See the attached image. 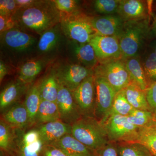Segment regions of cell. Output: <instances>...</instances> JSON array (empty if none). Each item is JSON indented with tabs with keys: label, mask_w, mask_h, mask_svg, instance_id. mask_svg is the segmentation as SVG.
I'll use <instances>...</instances> for the list:
<instances>
[{
	"label": "cell",
	"mask_w": 156,
	"mask_h": 156,
	"mask_svg": "<svg viewBox=\"0 0 156 156\" xmlns=\"http://www.w3.org/2000/svg\"><path fill=\"white\" fill-rule=\"evenodd\" d=\"M43 2L23 9L20 17V23L25 27L42 34L56 25L59 20L57 11Z\"/></svg>",
	"instance_id": "3"
},
{
	"label": "cell",
	"mask_w": 156,
	"mask_h": 156,
	"mask_svg": "<svg viewBox=\"0 0 156 156\" xmlns=\"http://www.w3.org/2000/svg\"><path fill=\"white\" fill-rule=\"evenodd\" d=\"M71 134L92 150L96 152L107 143V133L100 123L91 117H82L71 125Z\"/></svg>",
	"instance_id": "2"
},
{
	"label": "cell",
	"mask_w": 156,
	"mask_h": 156,
	"mask_svg": "<svg viewBox=\"0 0 156 156\" xmlns=\"http://www.w3.org/2000/svg\"><path fill=\"white\" fill-rule=\"evenodd\" d=\"M96 154V156H119L117 150L112 145L105 146Z\"/></svg>",
	"instance_id": "40"
},
{
	"label": "cell",
	"mask_w": 156,
	"mask_h": 156,
	"mask_svg": "<svg viewBox=\"0 0 156 156\" xmlns=\"http://www.w3.org/2000/svg\"><path fill=\"white\" fill-rule=\"evenodd\" d=\"M1 119L12 128L30 127L28 112L23 102L19 101L7 108L2 113Z\"/></svg>",
	"instance_id": "15"
},
{
	"label": "cell",
	"mask_w": 156,
	"mask_h": 156,
	"mask_svg": "<svg viewBox=\"0 0 156 156\" xmlns=\"http://www.w3.org/2000/svg\"><path fill=\"white\" fill-rule=\"evenodd\" d=\"M96 34L105 36H118L125 21L119 15H105L89 19Z\"/></svg>",
	"instance_id": "13"
},
{
	"label": "cell",
	"mask_w": 156,
	"mask_h": 156,
	"mask_svg": "<svg viewBox=\"0 0 156 156\" xmlns=\"http://www.w3.org/2000/svg\"><path fill=\"white\" fill-rule=\"evenodd\" d=\"M123 91L127 100L134 109L150 111L151 109L147 102L145 91L131 82Z\"/></svg>",
	"instance_id": "23"
},
{
	"label": "cell",
	"mask_w": 156,
	"mask_h": 156,
	"mask_svg": "<svg viewBox=\"0 0 156 156\" xmlns=\"http://www.w3.org/2000/svg\"><path fill=\"white\" fill-rule=\"evenodd\" d=\"M129 142L143 146L152 156H156V121L153 120L140 128L136 136Z\"/></svg>",
	"instance_id": "20"
},
{
	"label": "cell",
	"mask_w": 156,
	"mask_h": 156,
	"mask_svg": "<svg viewBox=\"0 0 156 156\" xmlns=\"http://www.w3.org/2000/svg\"><path fill=\"white\" fill-rule=\"evenodd\" d=\"M56 102L62 122L71 126L82 118V113L75 100L73 92L59 83Z\"/></svg>",
	"instance_id": "9"
},
{
	"label": "cell",
	"mask_w": 156,
	"mask_h": 156,
	"mask_svg": "<svg viewBox=\"0 0 156 156\" xmlns=\"http://www.w3.org/2000/svg\"><path fill=\"white\" fill-rule=\"evenodd\" d=\"M44 144L35 128H13V138L9 149L8 156H41Z\"/></svg>",
	"instance_id": "4"
},
{
	"label": "cell",
	"mask_w": 156,
	"mask_h": 156,
	"mask_svg": "<svg viewBox=\"0 0 156 156\" xmlns=\"http://www.w3.org/2000/svg\"><path fill=\"white\" fill-rule=\"evenodd\" d=\"M0 156H8L6 154H5V153L3 152L2 151H1V155H0Z\"/></svg>",
	"instance_id": "45"
},
{
	"label": "cell",
	"mask_w": 156,
	"mask_h": 156,
	"mask_svg": "<svg viewBox=\"0 0 156 156\" xmlns=\"http://www.w3.org/2000/svg\"><path fill=\"white\" fill-rule=\"evenodd\" d=\"M59 38L60 34L57 27L49 29L41 35L38 43V50L43 53L51 51L58 44Z\"/></svg>",
	"instance_id": "29"
},
{
	"label": "cell",
	"mask_w": 156,
	"mask_h": 156,
	"mask_svg": "<svg viewBox=\"0 0 156 156\" xmlns=\"http://www.w3.org/2000/svg\"><path fill=\"white\" fill-rule=\"evenodd\" d=\"M149 33L148 20L125 21L117 36L122 59L138 56Z\"/></svg>",
	"instance_id": "1"
},
{
	"label": "cell",
	"mask_w": 156,
	"mask_h": 156,
	"mask_svg": "<svg viewBox=\"0 0 156 156\" xmlns=\"http://www.w3.org/2000/svg\"><path fill=\"white\" fill-rule=\"evenodd\" d=\"M151 48L152 50L156 54V41H154L151 43Z\"/></svg>",
	"instance_id": "43"
},
{
	"label": "cell",
	"mask_w": 156,
	"mask_h": 156,
	"mask_svg": "<svg viewBox=\"0 0 156 156\" xmlns=\"http://www.w3.org/2000/svg\"><path fill=\"white\" fill-rule=\"evenodd\" d=\"M50 144L60 149L68 156H96V152L76 139L71 134H66Z\"/></svg>",
	"instance_id": "18"
},
{
	"label": "cell",
	"mask_w": 156,
	"mask_h": 156,
	"mask_svg": "<svg viewBox=\"0 0 156 156\" xmlns=\"http://www.w3.org/2000/svg\"><path fill=\"white\" fill-rule=\"evenodd\" d=\"M120 0H96L94 2L95 10L105 15L117 14Z\"/></svg>",
	"instance_id": "32"
},
{
	"label": "cell",
	"mask_w": 156,
	"mask_h": 156,
	"mask_svg": "<svg viewBox=\"0 0 156 156\" xmlns=\"http://www.w3.org/2000/svg\"><path fill=\"white\" fill-rule=\"evenodd\" d=\"M54 72L58 83L72 92L86 78L94 74L91 69L78 64L68 65Z\"/></svg>",
	"instance_id": "8"
},
{
	"label": "cell",
	"mask_w": 156,
	"mask_h": 156,
	"mask_svg": "<svg viewBox=\"0 0 156 156\" xmlns=\"http://www.w3.org/2000/svg\"><path fill=\"white\" fill-rule=\"evenodd\" d=\"M37 1L32 0H16L17 9H24L33 5Z\"/></svg>",
	"instance_id": "41"
},
{
	"label": "cell",
	"mask_w": 156,
	"mask_h": 156,
	"mask_svg": "<svg viewBox=\"0 0 156 156\" xmlns=\"http://www.w3.org/2000/svg\"><path fill=\"white\" fill-rule=\"evenodd\" d=\"M82 114L87 115L94 110L95 101V76L86 78L73 92Z\"/></svg>",
	"instance_id": "12"
},
{
	"label": "cell",
	"mask_w": 156,
	"mask_h": 156,
	"mask_svg": "<svg viewBox=\"0 0 156 156\" xmlns=\"http://www.w3.org/2000/svg\"><path fill=\"white\" fill-rule=\"evenodd\" d=\"M44 66V62L41 59L26 62L20 69L17 80L23 85L29 86L41 72Z\"/></svg>",
	"instance_id": "24"
},
{
	"label": "cell",
	"mask_w": 156,
	"mask_h": 156,
	"mask_svg": "<svg viewBox=\"0 0 156 156\" xmlns=\"http://www.w3.org/2000/svg\"><path fill=\"white\" fill-rule=\"evenodd\" d=\"M41 156H68L60 149L50 144L44 145Z\"/></svg>",
	"instance_id": "39"
},
{
	"label": "cell",
	"mask_w": 156,
	"mask_h": 156,
	"mask_svg": "<svg viewBox=\"0 0 156 156\" xmlns=\"http://www.w3.org/2000/svg\"><path fill=\"white\" fill-rule=\"evenodd\" d=\"M8 69L5 64L1 60L0 62V82L2 83L3 79L8 73Z\"/></svg>",
	"instance_id": "42"
},
{
	"label": "cell",
	"mask_w": 156,
	"mask_h": 156,
	"mask_svg": "<svg viewBox=\"0 0 156 156\" xmlns=\"http://www.w3.org/2000/svg\"><path fill=\"white\" fill-rule=\"evenodd\" d=\"M61 25L65 34L78 44L90 43L96 34L89 20L69 16L62 20Z\"/></svg>",
	"instance_id": "6"
},
{
	"label": "cell",
	"mask_w": 156,
	"mask_h": 156,
	"mask_svg": "<svg viewBox=\"0 0 156 156\" xmlns=\"http://www.w3.org/2000/svg\"><path fill=\"white\" fill-rule=\"evenodd\" d=\"M29 86L23 85L18 81L7 85L0 94V110L1 113L19 102L21 97L29 89Z\"/></svg>",
	"instance_id": "19"
},
{
	"label": "cell",
	"mask_w": 156,
	"mask_h": 156,
	"mask_svg": "<svg viewBox=\"0 0 156 156\" xmlns=\"http://www.w3.org/2000/svg\"><path fill=\"white\" fill-rule=\"evenodd\" d=\"M134 109L127 100L124 91L122 90L117 93L111 109L106 117L102 119L100 123L101 125H103L106 119L112 115H119L127 116Z\"/></svg>",
	"instance_id": "28"
},
{
	"label": "cell",
	"mask_w": 156,
	"mask_h": 156,
	"mask_svg": "<svg viewBox=\"0 0 156 156\" xmlns=\"http://www.w3.org/2000/svg\"><path fill=\"white\" fill-rule=\"evenodd\" d=\"M131 82L145 91L149 87L142 62L138 56L123 59Z\"/></svg>",
	"instance_id": "21"
},
{
	"label": "cell",
	"mask_w": 156,
	"mask_h": 156,
	"mask_svg": "<svg viewBox=\"0 0 156 156\" xmlns=\"http://www.w3.org/2000/svg\"><path fill=\"white\" fill-rule=\"evenodd\" d=\"M145 92L150 107L151 109L156 111V81L148 87Z\"/></svg>",
	"instance_id": "37"
},
{
	"label": "cell",
	"mask_w": 156,
	"mask_h": 156,
	"mask_svg": "<svg viewBox=\"0 0 156 156\" xmlns=\"http://www.w3.org/2000/svg\"><path fill=\"white\" fill-rule=\"evenodd\" d=\"M13 138V128L2 120L0 121V149L1 151L7 152Z\"/></svg>",
	"instance_id": "34"
},
{
	"label": "cell",
	"mask_w": 156,
	"mask_h": 156,
	"mask_svg": "<svg viewBox=\"0 0 156 156\" xmlns=\"http://www.w3.org/2000/svg\"><path fill=\"white\" fill-rule=\"evenodd\" d=\"M90 43L100 63L122 58L119 42L117 37L96 34Z\"/></svg>",
	"instance_id": "7"
},
{
	"label": "cell",
	"mask_w": 156,
	"mask_h": 156,
	"mask_svg": "<svg viewBox=\"0 0 156 156\" xmlns=\"http://www.w3.org/2000/svg\"><path fill=\"white\" fill-rule=\"evenodd\" d=\"M74 50L78 60L86 67L91 69L96 67L98 61L90 43L77 44L75 46Z\"/></svg>",
	"instance_id": "27"
},
{
	"label": "cell",
	"mask_w": 156,
	"mask_h": 156,
	"mask_svg": "<svg viewBox=\"0 0 156 156\" xmlns=\"http://www.w3.org/2000/svg\"><path fill=\"white\" fill-rule=\"evenodd\" d=\"M152 33L154 36L156 37V21H155L153 26L152 28Z\"/></svg>",
	"instance_id": "44"
},
{
	"label": "cell",
	"mask_w": 156,
	"mask_h": 156,
	"mask_svg": "<svg viewBox=\"0 0 156 156\" xmlns=\"http://www.w3.org/2000/svg\"><path fill=\"white\" fill-rule=\"evenodd\" d=\"M40 83L38 82L29 88L23 101L28 112L30 127L36 126L37 113L41 100Z\"/></svg>",
	"instance_id": "22"
},
{
	"label": "cell",
	"mask_w": 156,
	"mask_h": 156,
	"mask_svg": "<svg viewBox=\"0 0 156 156\" xmlns=\"http://www.w3.org/2000/svg\"><path fill=\"white\" fill-rule=\"evenodd\" d=\"M142 62L147 82L149 81L150 86L156 81V53L151 50L146 55Z\"/></svg>",
	"instance_id": "31"
},
{
	"label": "cell",
	"mask_w": 156,
	"mask_h": 156,
	"mask_svg": "<svg viewBox=\"0 0 156 156\" xmlns=\"http://www.w3.org/2000/svg\"><path fill=\"white\" fill-rule=\"evenodd\" d=\"M16 23L12 16L0 15L1 34L14 28Z\"/></svg>",
	"instance_id": "38"
},
{
	"label": "cell",
	"mask_w": 156,
	"mask_h": 156,
	"mask_svg": "<svg viewBox=\"0 0 156 156\" xmlns=\"http://www.w3.org/2000/svg\"><path fill=\"white\" fill-rule=\"evenodd\" d=\"M35 127L44 145L51 144L71 133V126L61 120L45 123Z\"/></svg>",
	"instance_id": "14"
},
{
	"label": "cell",
	"mask_w": 156,
	"mask_h": 156,
	"mask_svg": "<svg viewBox=\"0 0 156 156\" xmlns=\"http://www.w3.org/2000/svg\"><path fill=\"white\" fill-rule=\"evenodd\" d=\"M94 75L103 77L118 92L131 83L128 70L122 58L100 63L95 68Z\"/></svg>",
	"instance_id": "5"
},
{
	"label": "cell",
	"mask_w": 156,
	"mask_h": 156,
	"mask_svg": "<svg viewBox=\"0 0 156 156\" xmlns=\"http://www.w3.org/2000/svg\"><path fill=\"white\" fill-rule=\"evenodd\" d=\"M58 87L59 83L53 72L40 82V91L41 99L56 102Z\"/></svg>",
	"instance_id": "26"
},
{
	"label": "cell",
	"mask_w": 156,
	"mask_h": 156,
	"mask_svg": "<svg viewBox=\"0 0 156 156\" xmlns=\"http://www.w3.org/2000/svg\"><path fill=\"white\" fill-rule=\"evenodd\" d=\"M127 117L129 123L139 128L144 127L154 120L152 114L150 111L136 109Z\"/></svg>",
	"instance_id": "30"
},
{
	"label": "cell",
	"mask_w": 156,
	"mask_h": 156,
	"mask_svg": "<svg viewBox=\"0 0 156 156\" xmlns=\"http://www.w3.org/2000/svg\"><path fill=\"white\" fill-rule=\"evenodd\" d=\"M53 3L58 11L68 13L75 10L77 2L74 0H55Z\"/></svg>",
	"instance_id": "35"
},
{
	"label": "cell",
	"mask_w": 156,
	"mask_h": 156,
	"mask_svg": "<svg viewBox=\"0 0 156 156\" xmlns=\"http://www.w3.org/2000/svg\"><path fill=\"white\" fill-rule=\"evenodd\" d=\"M94 76L95 112L102 116L103 119L111 109L117 92L103 77Z\"/></svg>",
	"instance_id": "10"
},
{
	"label": "cell",
	"mask_w": 156,
	"mask_h": 156,
	"mask_svg": "<svg viewBox=\"0 0 156 156\" xmlns=\"http://www.w3.org/2000/svg\"><path fill=\"white\" fill-rule=\"evenodd\" d=\"M3 44L11 50L18 51L29 49L34 44L36 39L29 34L15 28L1 34Z\"/></svg>",
	"instance_id": "16"
},
{
	"label": "cell",
	"mask_w": 156,
	"mask_h": 156,
	"mask_svg": "<svg viewBox=\"0 0 156 156\" xmlns=\"http://www.w3.org/2000/svg\"><path fill=\"white\" fill-rule=\"evenodd\" d=\"M16 1L1 0L0 1V15L12 16L17 10Z\"/></svg>",
	"instance_id": "36"
},
{
	"label": "cell",
	"mask_w": 156,
	"mask_h": 156,
	"mask_svg": "<svg viewBox=\"0 0 156 156\" xmlns=\"http://www.w3.org/2000/svg\"><path fill=\"white\" fill-rule=\"evenodd\" d=\"M119 154V156H152L145 147L137 143L121 147Z\"/></svg>",
	"instance_id": "33"
},
{
	"label": "cell",
	"mask_w": 156,
	"mask_h": 156,
	"mask_svg": "<svg viewBox=\"0 0 156 156\" xmlns=\"http://www.w3.org/2000/svg\"><path fill=\"white\" fill-rule=\"evenodd\" d=\"M146 4L140 0H120L117 14L125 21L147 19Z\"/></svg>",
	"instance_id": "17"
},
{
	"label": "cell",
	"mask_w": 156,
	"mask_h": 156,
	"mask_svg": "<svg viewBox=\"0 0 156 156\" xmlns=\"http://www.w3.org/2000/svg\"><path fill=\"white\" fill-rule=\"evenodd\" d=\"M155 21H156V15H155Z\"/></svg>",
	"instance_id": "46"
},
{
	"label": "cell",
	"mask_w": 156,
	"mask_h": 156,
	"mask_svg": "<svg viewBox=\"0 0 156 156\" xmlns=\"http://www.w3.org/2000/svg\"><path fill=\"white\" fill-rule=\"evenodd\" d=\"M104 128H106L107 135L112 139L130 142L136 136L140 128L129 123L127 116L114 115L108 117Z\"/></svg>",
	"instance_id": "11"
},
{
	"label": "cell",
	"mask_w": 156,
	"mask_h": 156,
	"mask_svg": "<svg viewBox=\"0 0 156 156\" xmlns=\"http://www.w3.org/2000/svg\"><path fill=\"white\" fill-rule=\"evenodd\" d=\"M59 120H61L56 102L41 99L37 113L35 126Z\"/></svg>",
	"instance_id": "25"
}]
</instances>
